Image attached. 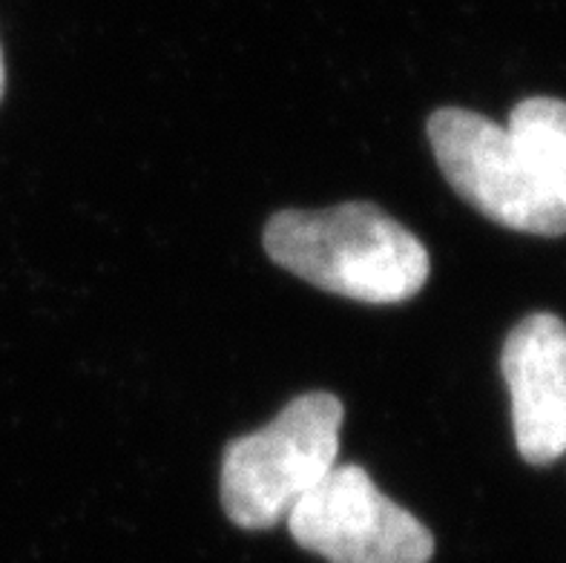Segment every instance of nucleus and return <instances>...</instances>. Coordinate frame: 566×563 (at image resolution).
Masks as SVG:
<instances>
[{"label": "nucleus", "mask_w": 566, "mask_h": 563, "mask_svg": "<svg viewBox=\"0 0 566 563\" xmlns=\"http://www.w3.org/2000/svg\"><path fill=\"white\" fill-rule=\"evenodd\" d=\"M7 95V58H3V43H0V104Z\"/></svg>", "instance_id": "7"}, {"label": "nucleus", "mask_w": 566, "mask_h": 563, "mask_svg": "<svg viewBox=\"0 0 566 563\" xmlns=\"http://www.w3.org/2000/svg\"><path fill=\"white\" fill-rule=\"evenodd\" d=\"M501 372L512 397L515 446L530 466L566 451V322L530 314L510 331Z\"/></svg>", "instance_id": "5"}, {"label": "nucleus", "mask_w": 566, "mask_h": 563, "mask_svg": "<svg viewBox=\"0 0 566 563\" xmlns=\"http://www.w3.org/2000/svg\"><path fill=\"white\" fill-rule=\"evenodd\" d=\"M345 408L328 392L300 394L265 428L228 442L222 507L242 529H273L337 466Z\"/></svg>", "instance_id": "2"}, {"label": "nucleus", "mask_w": 566, "mask_h": 563, "mask_svg": "<svg viewBox=\"0 0 566 563\" xmlns=\"http://www.w3.org/2000/svg\"><path fill=\"white\" fill-rule=\"evenodd\" d=\"M429 144L460 199L503 228L566 233V205L535 176L510 129L472 110L431 113Z\"/></svg>", "instance_id": "3"}, {"label": "nucleus", "mask_w": 566, "mask_h": 563, "mask_svg": "<svg viewBox=\"0 0 566 563\" xmlns=\"http://www.w3.org/2000/svg\"><path fill=\"white\" fill-rule=\"evenodd\" d=\"M302 550L328 563H429L434 538L377 489L363 466L337 463L285 518Z\"/></svg>", "instance_id": "4"}, {"label": "nucleus", "mask_w": 566, "mask_h": 563, "mask_svg": "<svg viewBox=\"0 0 566 563\" xmlns=\"http://www.w3.org/2000/svg\"><path fill=\"white\" fill-rule=\"evenodd\" d=\"M506 129L546 190L566 205V101L546 95L521 101Z\"/></svg>", "instance_id": "6"}, {"label": "nucleus", "mask_w": 566, "mask_h": 563, "mask_svg": "<svg viewBox=\"0 0 566 563\" xmlns=\"http://www.w3.org/2000/svg\"><path fill=\"white\" fill-rule=\"evenodd\" d=\"M265 253L319 291L366 305H400L429 282L426 244L371 201L282 210L262 233Z\"/></svg>", "instance_id": "1"}]
</instances>
